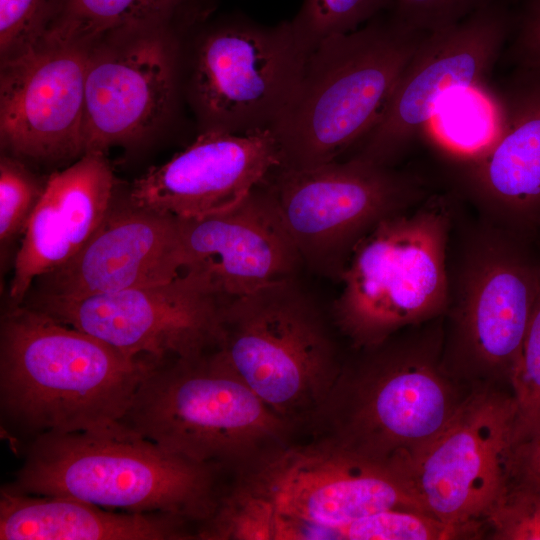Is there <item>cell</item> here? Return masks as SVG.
Returning a JSON list of instances; mask_svg holds the SVG:
<instances>
[{
    "mask_svg": "<svg viewBox=\"0 0 540 540\" xmlns=\"http://www.w3.org/2000/svg\"><path fill=\"white\" fill-rule=\"evenodd\" d=\"M160 362L131 358L25 304L0 322V411L31 439L121 422L135 393Z\"/></svg>",
    "mask_w": 540,
    "mask_h": 540,
    "instance_id": "1",
    "label": "cell"
},
{
    "mask_svg": "<svg viewBox=\"0 0 540 540\" xmlns=\"http://www.w3.org/2000/svg\"><path fill=\"white\" fill-rule=\"evenodd\" d=\"M224 473L172 453L119 422L31 439L22 466L3 487L112 510L171 514L197 528L225 489Z\"/></svg>",
    "mask_w": 540,
    "mask_h": 540,
    "instance_id": "2",
    "label": "cell"
},
{
    "mask_svg": "<svg viewBox=\"0 0 540 540\" xmlns=\"http://www.w3.org/2000/svg\"><path fill=\"white\" fill-rule=\"evenodd\" d=\"M121 422L172 453L234 477L292 445L297 432L214 349L156 364Z\"/></svg>",
    "mask_w": 540,
    "mask_h": 540,
    "instance_id": "3",
    "label": "cell"
},
{
    "mask_svg": "<svg viewBox=\"0 0 540 540\" xmlns=\"http://www.w3.org/2000/svg\"><path fill=\"white\" fill-rule=\"evenodd\" d=\"M426 33L385 12L319 43L289 104L270 129L279 167L303 170L341 159L373 128Z\"/></svg>",
    "mask_w": 540,
    "mask_h": 540,
    "instance_id": "4",
    "label": "cell"
},
{
    "mask_svg": "<svg viewBox=\"0 0 540 540\" xmlns=\"http://www.w3.org/2000/svg\"><path fill=\"white\" fill-rule=\"evenodd\" d=\"M335 333L330 309L298 276L226 299L214 351L280 417L308 430L343 365Z\"/></svg>",
    "mask_w": 540,
    "mask_h": 540,
    "instance_id": "5",
    "label": "cell"
},
{
    "mask_svg": "<svg viewBox=\"0 0 540 540\" xmlns=\"http://www.w3.org/2000/svg\"><path fill=\"white\" fill-rule=\"evenodd\" d=\"M399 331L351 348L309 427L314 439L377 461H401L431 441L462 400L443 375L439 340Z\"/></svg>",
    "mask_w": 540,
    "mask_h": 540,
    "instance_id": "6",
    "label": "cell"
},
{
    "mask_svg": "<svg viewBox=\"0 0 540 540\" xmlns=\"http://www.w3.org/2000/svg\"><path fill=\"white\" fill-rule=\"evenodd\" d=\"M448 197L430 195L377 225L354 249L330 314L351 348L439 318L449 304Z\"/></svg>",
    "mask_w": 540,
    "mask_h": 540,
    "instance_id": "7",
    "label": "cell"
},
{
    "mask_svg": "<svg viewBox=\"0 0 540 540\" xmlns=\"http://www.w3.org/2000/svg\"><path fill=\"white\" fill-rule=\"evenodd\" d=\"M267 180L305 270L337 283L377 225L428 197L416 175L356 157L303 170L276 167Z\"/></svg>",
    "mask_w": 540,
    "mask_h": 540,
    "instance_id": "8",
    "label": "cell"
},
{
    "mask_svg": "<svg viewBox=\"0 0 540 540\" xmlns=\"http://www.w3.org/2000/svg\"><path fill=\"white\" fill-rule=\"evenodd\" d=\"M307 56L291 20L266 25L235 12L204 26L187 85L201 132L270 130L292 99Z\"/></svg>",
    "mask_w": 540,
    "mask_h": 540,
    "instance_id": "9",
    "label": "cell"
},
{
    "mask_svg": "<svg viewBox=\"0 0 540 540\" xmlns=\"http://www.w3.org/2000/svg\"><path fill=\"white\" fill-rule=\"evenodd\" d=\"M238 478L273 504L276 540L325 539L337 527L389 509L427 513L397 462L372 460L314 438Z\"/></svg>",
    "mask_w": 540,
    "mask_h": 540,
    "instance_id": "10",
    "label": "cell"
},
{
    "mask_svg": "<svg viewBox=\"0 0 540 540\" xmlns=\"http://www.w3.org/2000/svg\"><path fill=\"white\" fill-rule=\"evenodd\" d=\"M512 24L513 5L496 0L454 25L426 33L378 121L347 157L395 166L448 96L487 80Z\"/></svg>",
    "mask_w": 540,
    "mask_h": 540,
    "instance_id": "11",
    "label": "cell"
},
{
    "mask_svg": "<svg viewBox=\"0 0 540 540\" xmlns=\"http://www.w3.org/2000/svg\"><path fill=\"white\" fill-rule=\"evenodd\" d=\"M225 300L204 278L184 274L81 299H27L25 305L126 356L162 363L214 349Z\"/></svg>",
    "mask_w": 540,
    "mask_h": 540,
    "instance_id": "12",
    "label": "cell"
},
{
    "mask_svg": "<svg viewBox=\"0 0 540 540\" xmlns=\"http://www.w3.org/2000/svg\"><path fill=\"white\" fill-rule=\"evenodd\" d=\"M514 415L513 398L471 395L431 441L398 462L428 514L464 530L502 508Z\"/></svg>",
    "mask_w": 540,
    "mask_h": 540,
    "instance_id": "13",
    "label": "cell"
},
{
    "mask_svg": "<svg viewBox=\"0 0 540 540\" xmlns=\"http://www.w3.org/2000/svg\"><path fill=\"white\" fill-rule=\"evenodd\" d=\"M490 225L472 237L449 273L453 347L462 362L510 378L535 303L540 264L513 236Z\"/></svg>",
    "mask_w": 540,
    "mask_h": 540,
    "instance_id": "14",
    "label": "cell"
},
{
    "mask_svg": "<svg viewBox=\"0 0 540 540\" xmlns=\"http://www.w3.org/2000/svg\"><path fill=\"white\" fill-rule=\"evenodd\" d=\"M91 49L43 39L2 60L0 138L13 156L60 161L84 154Z\"/></svg>",
    "mask_w": 540,
    "mask_h": 540,
    "instance_id": "15",
    "label": "cell"
},
{
    "mask_svg": "<svg viewBox=\"0 0 540 540\" xmlns=\"http://www.w3.org/2000/svg\"><path fill=\"white\" fill-rule=\"evenodd\" d=\"M162 25L119 35L121 44L91 49L84 100V153L105 152L160 124L175 100L178 49Z\"/></svg>",
    "mask_w": 540,
    "mask_h": 540,
    "instance_id": "16",
    "label": "cell"
},
{
    "mask_svg": "<svg viewBox=\"0 0 540 540\" xmlns=\"http://www.w3.org/2000/svg\"><path fill=\"white\" fill-rule=\"evenodd\" d=\"M178 219L182 274L206 279L229 299L298 277L305 270L267 180L224 212Z\"/></svg>",
    "mask_w": 540,
    "mask_h": 540,
    "instance_id": "17",
    "label": "cell"
},
{
    "mask_svg": "<svg viewBox=\"0 0 540 540\" xmlns=\"http://www.w3.org/2000/svg\"><path fill=\"white\" fill-rule=\"evenodd\" d=\"M280 164L271 130L203 131L169 161L137 178L128 201L175 218H201L239 204Z\"/></svg>",
    "mask_w": 540,
    "mask_h": 540,
    "instance_id": "18",
    "label": "cell"
},
{
    "mask_svg": "<svg viewBox=\"0 0 540 540\" xmlns=\"http://www.w3.org/2000/svg\"><path fill=\"white\" fill-rule=\"evenodd\" d=\"M485 144L461 166L467 195L512 232L540 222V70L514 67L495 97Z\"/></svg>",
    "mask_w": 540,
    "mask_h": 540,
    "instance_id": "19",
    "label": "cell"
},
{
    "mask_svg": "<svg viewBox=\"0 0 540 540\" xmlns=\"http://www.w3.org/2000/svg\"><path fill=\"white\" fill-rule=\"evenodd\" d=\"M184 267L178 219L128 200L66 263L38 277L27 299L74 300L171 281Z\"/></svg>",
    "mask_w": 540,
    "mask_h": 540,
    "instance_id": "20",
    "label": "cell"
},
{
    "mask_svg": "<svg viewBox=\"0 0 540 540\" xmlns=\"http://www.w3.org/2000/svg\"><path fill=\"white\" fill-rule=\"evenodd\" d=\"M116 180L103 152L89 151L53 172L33 210L14 260L10 305L24 303L33 282L71 259L114 203Z\"/></svg>",
    "mask_w": 540,
    "mask_h": 540,
    "instance_id": "21",
    "label": "cell"
},
{
    "mask_svg": "<svg viewBox=\"0 0 540 540\" xmlns=\"http://www.w3.org/2000/svg\"><path fill=\"white\" fill-rule=\"evenodd\" d=\"M1 540H189L196 526L165 513L115 512L77 499L0 489Z\"/></svg>",
    "mask_w": 540,
    "mask_h": 540,
    "instance_id": "22",
    "label": "cell"
},
{
    "mask_svg": "<svg viewBox=\"0 0 540 540\" xmlns=\"http://www.w3.org/2000/svg\"><path fill=\"white\" fill-rule=\"evenodd\" d=\"M213 5V0H59L44 39L92 47L100 39L150 27H192Z\"/></svg>",
    "mask_w": 540,
    "mask_h": 540,
    "instance_id": "23",
    "label": "cell"
},
{
    "mask_svg": "<svg viewBox=\"0 0 540 540\" xmlns=\"http://www.w3.org/2000/svg\"><path fill=\"white\" fill-rule=\"evenodd\" d=\"M277 516L270 500L241 479L222 492L213 513L196 528L197 540H276Z\"/></svg>",
    "mask_w": 540,
    "mask_h": 540,
    "instance_id": "24",
    "label": "cell"
},
{
    "mask_svg": "<svg viewBox=\"0 0 540 540\" xmlns=\"http://www.w3.org/2000/svg\"><path fill=\"white\" fill-rule=\"evenodd\" d=\"M515 415L512 444L520 450L540 438V280L522 347L511 373Z\"/></svg>",
    "mask_w": 540,
    "mask_h": 540,
    "instance_id": "25",
    "label": "cell"
},
{
    "mask_svg": "<svg viewBox=\"0 0 540 540\" xmlns=\"http://www.w3.org/2000/svg\"><path fill=\"white\" fill-rule=\"evenodd\" d=\"M393 0H303L291 24L309 54L323 40L352 32L388 12Z\"/></svg>",
    "mask_w": 540,
    "mask_h": 540,
    "instance_id": "26",
    "label": "cell"
},
{
    "mask_svg": "<svg viewBox=\"0 0 540 540\" xmlns=\"http://www.w3.org/2000/svg\"><path fill=\"white\" fill-rule=\"evenodd\" d=\"M460 531L424 512L389 509L337 527L325 539L435 540L454 538Z\"/></svg>",
    "mask_w": 540,
    "mask_h": 540,
    "instance_id": "27",
    "label": "cell"
},
{
    "mask_svg": "<svg viewBox=\"0 0 540 540\" xmlns=\"http://www.w3.org/2000/svg\"><path fill=\"white\" fill-rule=\"evenodd\" d=\"M17 157L0 159V240L2 248L24 233L45 187Z\"/></svg>",
    "mask_w": 540,
    "mask_h": 540,
    "instance_id": "28",
    "label": "cell"
},
{
    "mask_svg": "<svg viewBox=\"0 0 540 540\" xmlns=\"http://www.w3.org/2000/svg\"><path fill=\"white\" fill-rule=\"evenodd\" d=\"M59 0H0L2 60L41 42L58 9Z\"/></svg>",
    "mask_w": 540,
    "mask_h": 540,
    "instance_id": "29",
    "label": "cell"
},
{
    "mask_svg": "<svg viewBox=\"0 0 540 540\" xmlns=\"http://www.w3.org/2000/svg\"><path fill=\"white\" fill-rule=\"evenodd\" d=\"M496 0H393L391 16L402 25L432 32L454 25Z\"/></svg>",
    "mask_w": 540,
    "mask_h": 540,
    "instance_id": "30",
    "label": "cell"
},
{
    "mask_svg": "<svg viewBox=\"0 0 540 540\" xmlns=\"http://www.w3.org/2000/svg\"><path fill=\"white\" fill-rule=\"evenodd\" d=\"M504 52L514 67L540 70V0H518Z\"/></svg>",
    "mask_w": 540,
    "mask_h": 540,
    "instance_id": "31",
    "label": "cell"
},
{
    "mask_svg": "<svg viewBox=\"0 0 540 540\" xmlns=\"http://www.w3.org/2000/svg\"><path fill=\"white\" fill-rule=\"evenodd\" d=\"M535 496L518 500L512 507L504 504L496 513L503 538L540 540V489Z\"/></svg>",
    "mask_w": 540,
    "mask_h": 540,
    "instance_id": "32",
    "label": "cell"
},
{
    "mask_svg": "<svg viewBox=\"0 0 540 540\" xmlns=\"http://www.w3.org/2000/svg\"><path fill=\"white\" fill-rule=\"evenodd\" d=\"M526 473L534 486H540V438L524 449Z\"/></svg>",
    "mask_w": 540,
    "mask_h": 540,
    "instance_id": "33",
    "label": "cell"
}]
</instances>
